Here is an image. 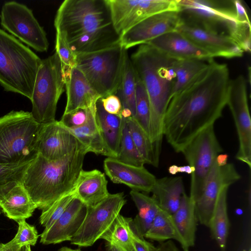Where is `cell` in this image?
<instances>
[{"instance_id": "obj_31", "label": "cell", "mask_w": 251, "mask_h": 251, "mask_svg": "<svg viewBox=\"0 0 251 251\" xmlns=\"http://www.w3.org/2000/svg\"><path fill=\"white\" fill-rule=\"evenodd\" d=\"M228 189V187H225L220 191L208 226L221 251H225L229 228L227 204Z\"/></svg>"}, {"instance_id": "obj_50", "label": "cell", "mask_w": 251, "mask_h": 251, "mask_svg": "<svg viewBox=\"0 0 251 251\" xmlns=\"http://www.w3.org/2000/svg\"><path fill=\"white\" fill-rule=\"evenodd\" d=\"M111 251H120L117 248L114 246H110L108 247Z\"/></svg>"}, {"instance_id": "obj_37", "label": "cell", "mask_w": 251, "mask_h": 251, "mask_svg": "<svg viewBox=\"0 0 251 251\" xmlns=\"http://www.w3.org/2000/svg\"><path fill=\"white\" fill-rule=\"evenodd\" d=\"M30 163L19 166L0 164V201L13 188L22 184L25 173Z\"/></svg>"}, {"instance_id": "obj_20", "label": "cell", "mask_w": 251, "mask_h": 251, "mask_svg": "<svg viewBox=\"0 0 251 251\" xmlns=\"http://www.w3.org/2000/svg\"><path fill=\"white\" fill-rule=\"evenodd\" d=\"M88 207L75 197L61 216L41 235L40 242L49 245L71 241L81 226Z\"/></svg>"}, {"instance_id": "obj_40", "label": "cell", "mask_w": 251, "mask_h": 251, "mask_svg": "<svg viewBox=\"0 0 251 251\" xmlns=\"http://www.w3.org/2000/svg\"><path fill=\"white\" fill-rule=\"evenodd\" d=\"M75 197V194L73 191L61 197L48 208L42 211L40 217V222L45 227L44 230L49 228L61 216Z\"/></svg>"}, {"instance_id": "obj_42", "label": "cell", "mask_w": 251, "mask_h": 251, "mask_svg": "<svg viewBox=\"0 0 251 251\" xmlns=\"http://www.w3.org/2000/svg\"><path fill=\"white\" fill-rule=\"evenodd\" d=\"M96 105L90 108H78L67 114H63L60 122L68 128H74L85 124L89 120Z\"/></svg>"}, {"instance_id": "obj_30", "label": "cell", "mask_w": 251, "mask_h": 251, "mask_svg": "<svg viewBox=\"0 0 251 251\" xmlns=\"http://www.w3.org/2000/svg\"><path fill=\"white\" fill-rule=\"evenodd\" d=\"M130 195L138 211L132 220V226L139 235L144 237L160 208L152 197L142 192L132 190Z\"/></svg>"}, {"instance_id": "obj_7", "label": "cell", "mask_w": 251, "mask_h": 251, "mask_svg": "<svg viewBox=\"0 0 251 251\" xmlns=\"http://www.w3.org/2000/svg\"><path fill=\"white\" fill-rule=\"evenodd\" d=\"M41 124L29 112L11 111L0 118V164L19 166L38 155Z\"/></svg>"}, {"instance_id": "obj_41", "label": "cell", "mask_w": 251, "mask_h": 251, "mask_svg": "<svg viewBox=\"0 0 251 251\" xmlns=\"http://www.w3.org/2000/svg\"><path fill=\"white\" fill-rule=\"evenodd\" d=\"M18 223L19 227L17 233L14 238L9 242L21 247L24 246H34L38 238L35 227L27 224L25 220Z\"/></svg>"}, {"instance_id": "obj_52", "label": "cell", "mask_w": 251, "mask_h": 251, "mask_svg": "<svg viewBox=\"0 0 251 251\" xmlns=\"http://www.w3.org/2000/svg\"><path fill=\"white\" fill-rule=\"evenodd\" d=\"M249 251H251V249H249Z\"/></svg>"}, {"instance_id": "obj_36", "label": "cell", "mask_w": 251, "mask_h": 251, "mask_svg": "<svg viewBox=\"0 0 251 251\" xmlns=\"http://www.w3.org/2000/svg\"><path fill=\"white\" fill-rule=\"evenodd\" d=\"M117 159L130 165L144 166L145 162L136 148L131 136L126 119L124 123Z\"/></svg>"}, {"instance_id": "obj_23", "label": "cell", "mask_w": 251, "mask_h": 251, "mask_svg": "<svg viewBox=\"0 0 251 251\" xmlns=\"http://www.w3.org/2000/svg\"><path fill=\"white\" fill-rule=\"evenodd\" d=\"M74 192L75 197L87 207L96 205L110 194L105 174L97 169L82 170Z\"/></svg>"}, {"instance_id": "obj_14", "label": "cell", "mask_w": 251, "mask_h": 251, "mask_svg": "<svg viewBox=\"0 0 251 251\" xmlns=\"http://www.w3.org/2000/svg\"><path fill=\"white\" fill-rule=\"evenodd\" d=\"M226 105L231 112L236 126L239 148L236 158L251 168V119L250 114L247 81L240 75L230 79Z\"/></svg>"}, {"instance_id": "obj_43", "label": "cell", "mask_w": 251, "mask_h": 251, "mask_svg": "<svg viewBox=\"0 0 251 251\" xmlns=\"http://www.w3.org/2000/svg\"><path fill=\"white\" fill-rule=\"evenodd\" d=\"M102 106L107 113L121 116L122 104L121 101L116 94H111L100 99Z\"/></svg>"}, {"instance_id": "obj_10", "label": "cell", "mask_w": 251, "mask_h": 251, "mask_svg": "<svg viewBox=\"0 0 251 251\" xmlns=\"http://www.w3.org/2000/svg\"><path fill=\"white\" fill-rule=\"evenodd\" d=\"M222 151L214 125L198 134L181 151L188 165L194 168V172L191 175L189 195L194 202L201 192L216 157Z\"/></svg>"}, {"instance_id": "obj_6", "label": "cell", "mask_w": 251, "mask_h": 251, "mask_svg": "<svg viewBox=\"0 0 251 251\" xmlns=\"http://www.w3.org/2000/svg\"><path fill=\"white\" fill-rule=\"evenodd\" d=\"M42 59L0 28V85L4 91L31 98Z\"/></svg>"}, {"instance_id": "obj_13", "label": "cell", "mask_w": 251, "mask_h": 251, "mask_svg": "<svg viewBox=\"0 0 251 251\" xmlns=\"http://www.w3.org/2000/svg\"><path fill=\"white\" fill-rule=\"evenodd\" d=\"M114 29L121 37L147 18L166 11H179L177 0H105Z\"/></svg>"}, {"instance_id": "obj_45", "label": "cell", "mask_w": 251, "mask_h": 251, "mask_svg": "<svg viewBox=\"0 0 251 251\" xmlns=\"http://www.w3.org/2000/svg\"><path fill=\"white\" fill-rule=\"evenodd\" d=\"M168 172L171 175H176L178 173H185L189 175L194 172V168L189 165L178 166L176 165L170 166L168 168Z\"/></svg>"}, {"instance_id": "obj_2", "label": "cell", "mask_w": 251, "mask_h": 251, "mask_svg": "<svg viewBox=\"0 0 251 251\" xmlns=\"http://www.w3.org/2000/svg\"><path fill=\"white\" fill-rule=\"evenodd\" d=\"M54 25L76 55L120 43L105 0H65L57 11Z\"/></svg>"}, {"instance_id": "obj_35", "label": "cell", "mask_w": 251, "mask_h": 251, "mask_svg": "<svg viewBox=\"0 0 251 251\" xmlns=\"http://www.w3.org/2000/svg\"><path fill=\"white\" fill-rule=\"evenodd\" d=\"M136 75L128 53L125 57L122 80L119 89L120 98L123 108L129 109L132 117L135 115Z\"/></svg>"}, {"instance_id": "obj_29", "label": "cell", "mask_w": 251, "mask_h": 251, "mask_svg": "<svg viewBox=\"0 0 251 251\" xmlns=\"http://www.w3.org/2000/svg\"><path fill=\"white\" fill-rule=\"evenodd\" d=\"M198 59H175L173 67L175 81L172 91V98L184 89L209 67L210 61Z\"/></svg>"}, {"instance_id": "obj_3", "label": "cell", "mask_w": 251, "mask_h": 251, "mask_svg": "<svg viewBox=\"0 0 251 251\" xmlns=\"http://www.w3.org/2000/svg\"><path fill=\"white\" fill-rule=\"evenodd\" d=\"M130 60L150 101V137L155 146L161 150L163 120L175 81L173 67L175 59L150 44H144L140 45Z\"/></svg>"}, {"instance_id": "obj_27", "label": "cell", "mask_w": 251, "mask_h": 251, "mask_svg": "<svg viewBox=\"0 0 251 251\" xmlns=\"http://www.w3.org/2000/svg\"><path fill=\"white\" fill-rule=\"evenodd\" d=\"M96 120L104 141L114 157L117 158L120 149L124 118L105 111L99 99L96 103Z\"/></svg>"}, {"instance_id": "obj_33", "label": "cell", "mask_w": 251, "mask_h": 251, "mask_svg": "<svg viewBox=\"0 0 251 251\" xmlns=\"http://www.w3.org/2000/svg\"><path fill=\"white\" fill-rule=\"evenodd\" d=\"M132 219L119 214L108 230L100 239L106 241L108 247L114 246L120 251H132Z\"/></svg>"}, {"instance_id": "obj_47", "label": "cell", "mask_w": 251, "mask_h": 251, "mask_svg": "<svg viewBox=\"0 0 251 251\" xmlns=\"http://www.w3.org/2000/svg\"><path fill=\"white\" fill-rule=\"evenodd\" d=\"M21 247L11 244L10 242L6 243H0V251H20Z\"/></svg>"}, {"instance_id": "obj_51", "label": "cell", "mask_w": 251, "mask_h": 251, "mask_svg": "<svg viewBox=\"0 0 251 251\" xmlns=\"http://www.w3.org/2000/svg\"><path fill=\"white\" fill-rule=\"evenodd\" d=\"M27 251H31L30 246H27Z\"/></svg>"}, {"instance_id": "obj_38", "label": "cell", "mask_w": 251, "mask_h": 251, "mask_svg": "<svg viewBox=\"0 0 251 251\" xmlns=\"http://www.w3.org/2000/svg\"><path fill=\"white\" fill-rule=\"evenodd\" d=\"M133 118L150 137L151 120L150 101L145 87L137 75L135 115Z\"/></svg>"}, {"instance_id": "obj_12", "label": "cell", "mask_w": 251, "mask_h": 251, "mask_svg": "<svg viewBox=\"0 0 251 251\" xmlns=\"http://www.w3.org/2000/svg\"><path fill=\"white\" fill-rule=\"evenodd\" d=\"M0 18L2 27L22 42L37 51L48 50L46 33L26 5L6 2L2 7Z\"/></svg>"}, {"instance_id": "obj_8", "label": "cell", "mask_w": 251, "mask_h": 251, "mask_svg": "<svg viewBox=\"0 0 251 251\" xmlns=\"http://www.w3.org/2000/svg\"><path fill=\"white\" fill-rule=\"evenodd\" d=\"M127 53L119 43L98 51L79 53L76 55V67L103 98L117 93Z\"/></svg>"}, {"instance_id": "obj_24", "label": "cell", "mask_w": 251, "mask_h": 251, "mask_svg": "<svg viewBox=\"0 0 251 251\" xmlns=\"http://www.w3.org/2000/svg\"><path fill=\"white\" fill-rule=\"evenodd\" d=\"M172 216L181 240V246L183 251H189L195 244L198 219L195 202L185 192L178 209Z\"/></svg>"}, {"instance_id": "obj_4", "label": "cell", "mask_w": 251, "mask_h": 251, "mask_svg": "<svg viewBox=\"0 0 251 251\" xmlns=\"http://www.w3.org/2000/svg\"><path fill=\"white\" fill-rule=\"evenodd\" d=\"M87 151L80 144L73 152L57 160L40 154L29 164L22 184L37 208H48L58 199L74 191Z\"/></svg>"}, {"instance_id": "obj_1", "label": "cell", "mask_w": 251, "mask_h": 251, "mask_svg": "<svg viewBox=\"0 0 251 251\" xmlns=\"http://www.w3.org/2000/svg\"><path fill=\"white\" fill-rule=\"evenodd\" d=\"M228 68L214 59L208 68L171 99L163 120V136L176 152L222 116L230 81Z\"/></svg>"}, {"instance_id": "obj_19", "label": "cell", "mask_w": 251, "mask_h": 251, "mask_svg": "<svg viewBox=\"0 0 251 251\" xmlns=\"http://www.w3.org/2000/svg\"><path fill=\"white\" fill-rule=\"evenodd\" d=\"M103 169L113 183L125 184L132 190L142 193H151L156 179L144 166L126 164L114 157L105 158Z\"/></svg>"}, {"instance_id": "obj_32", "label": "cell", "mask_w": 251, "mask_h": 251, "mask_svg": "<svg viewBox=\"0 0 251 251\" xmlns=\"http://www.w3.org/2000/svg\"><path fill=\"white\" fill-rule=\"evenodd\" d=\"M126 120L133 142L145 164L157 167L161 150L155 146L149 135L133 117Z\"/></svg>"}, {"instance_id": "obj_28", "label": "cell", "mask_w": 251, "mask_h": 251, "mask_svg": "<svg viewBox=\"0 0 251 251\" xmlns=\"http://www.w3.org/2000/svg\"><path fill=\"white\" fill-rule=\"evenodd\" d=\"M96 106L84 125L76 128H67L84 147L87 153L91 152L115 158L101 134L96 120Z\"/></svg>"}, {"instance_id": "obj_39", "label": "cell", "mask_w": 251, "mask_h": 251, "mask_svg": "<svg viewBox=\"0 0 251 251\" xmlns=\"http://www.w3.org/2000/svg\"><path fill=\"white\" fill-rule=\"evenodd\" d=\"M55 52L58 55L62 65L64 79L76 67V54L73 51L64 35L56 31Z\"/></svg>"}, {"instance_id": "obj_5", "label": "cell", "mask_w": 251, "mask_h": 251, "mask_svg": "<svg viewBox=\"0 0 251 251\" xmlns=\"http://www.w3.org/2000/svg\"><path fill=\"white\" fill-rule=\"evenodd\" d=\"M177 4L182 23L229 37L251 51V22L237 17L234 0H177Z\"/></svg>"}, {"instance_id": "obj_16", "label": "cell", "mask_w": 251, "mask_h": 251, "mask_svg": "<svg viewBox=\"0 0 251 251\" xmlns=\"http://www.w3.org/2000/svg\"><path fill=\"white\" fill-rule=\"evenodd\" d=\"M179 11H166L152 15L120 37V44L126 50L146 44L168 32L177 30L181 24Z\"/></svg>"}, {"instance_id": "obj_21", "label": "cell", "mask_w": 251, "mask_h": 251, "mask_svg": "<svg viewBox=\"0 0 251 251\" xmlns=\"http://www.w3.org/2000/svg\"><path fill=\"white\" fill-rule=\"evenodd\" d=\"M146 44L174 59L209 60L214 58L177 30L163 34Z\"/></svg>"}, {"instance_id": "obj_15", "label": "cell", "mask_w": 251, "mask_h": 251, "mask_svg": "<svg viewBox=\"0 0 251 251\" xmlns=\"http://www.w3.org/2000/svg\"><path fill=\"white\" fill-rule=\"evenodd\" d=\"M241 176L232 163L219 166L215 161L205 181L201 192L195 201V211L201 225L209 226L221 190L238 181Z\"/></svg>"}, {"instance_id": "obj_26", "label": "cell", "mask_w": 251, "mask_h": 251, "mask_svg": "<svg viewBox=\"0 0 251 251\" xmlns=\"http://www.w3.org/2000/svg\"><path fill=\"white\" fill-rule=\"evenodd\" d=\"M0 207L9 219L17 223L32 215L36 205L22 184L13 188L0 201Z\"/></svg>"}, {"instance_id": "obj_49", "label": "cell", "mask_w": 251, "mask_h": 251, "mask_svg": "<svg viewBox=\"0 0 251 251\" xmlns=\"http://www.w3.org/2000/svg\"><path fill=\"white\" fill-rule=\"evenodd\" d=\"M57 251H82L80 249H72L66 247H63L58 250Z\"/></svg>"}, {"instance_id": "obj_44", "label": "cell", "mask_w": 251, "mask_h": 251, "mask_svg": "<svg viewBox=\"0 0 251 251\" xmlns=\"http://www.w3.org/2000/svg\"><path fill=\"white\" fill-rule=\"evenodd\" d=\"M131 243L132 251H152L153 246L139 235L132 226Z\"/></svg>"}, {"instance_id": "obj_48", "label": "cell", "mask_w": 251, "mask_h": 251, "mask_svg": "<svg viewBox=\"0 0 251 251\" xmlns=\"http://www.w3.org/2000/svg\"><path fill=\"white\" fill-rule=\"evenodd\" d=\"M227 160V154H219L216 157L215 161L219 166H224L228 163Z\"/></svg>"}, {"instance_id": "obj_46", "label": "cell", "mask_w": 251, "mask_h": 251, "mask_svg": "<svg viewBox=\"0 0 251 251\" xmlns=\"http://www.w3.org/2000/svg\"><path fill=\"white\" fill-rule=\"evenodd\" d=\"M152 251H179L174 242L171 240H168L161 242L155 247H153Z\"/></svg>"}, {"instance_id": "obj_17", "label": "cell", "mask_w": 251, "mask_h": 251, "mask_svg": "<svg viewBox=\"0 0 251 251\" xmlns=\"http://www.w3.org/2000/svg\"><path fill=\"white\" fill-rule=\"evenodd\" d=\"M80 143L60 121L41 124L38 139V153L50 161L61 159L74 151Z\"/></svg>"}, {"instance_id": "obj_11", "label": "cell", "mask_w": 251, "mask_h": 251, "mask_svg": "<svg viewBox=\"0 0 251 251\" xmlns=\"http://www.w3.org/2000/svg\"><path fill=\"white\" fill-rule=\"evenodd\" d=\"M126 201L123 192L109 194L96 205L88 207L81 226L70 241L71 244L92 246L110 227Z\"/></svg>"}, {"instance_id": "obj_22", "label": "cell", "mask_w": 251, "mask_h": 251, "mask_svg": "<svg viewBox=\"0 0 251 251\" xmlns=\"http://www.w3.org/2000/svg\"><path fill=\"white\" fill-rule=\"evenodd\" d=\"M65 82L67 103L63 114L78 108L93 107L101 98L76 67L72 69L69 75L65 78Z\"/></svg>"}, {"instance_id": "obj_25", "label": "cell", "mask_w": 251, "mask_h": 251, "mask_svg": "<svg viewBox=\"0 0 251 251\" xmlns=\"http://www.w3.org/2000/svg\"><path fill=\"white\" fill-rule=\"evenodd\" d=\"M151 193L159 207L173 215L178 209L185 193L182 177L165 176L156 178Z\"/></svg>"}, {"instance_id": "obj_34", "label": "cell", "mask_w": 251, "mask_h": 251, "mask_svg": "<svg viewBox=\"0 0 251 251\" xmlns=\"http://www.w3.org/2000/svg\"><path fill=\"white\" fill-rule=\"evenodd\" d=\"M144 237L161 243L174 239L181 243L172 215L161 208Z\"/></svg>"}, {"instance_id": "obj_9", "label": "cell", "mask_w": 251, "mask_h": 251, "mask_svg": "<svg viewBox=\"0 0 251 251\" xmlns=\"http://www.w3.org/2000/svg\"><path fill=\"white\" fill-rule=\"evenodd\" d=\"M62 65L56 52L42 59L30 100L34 119L42 124L55 120L58 101L64 91Z\"/></svg>"}, {"instance_id": "obj_18", "label": "cell", "mask_w": 251, "mask_h": 251, "mask_svg": "<svg viewBox=\"0 0 251 251\" xmlns=\"http://www.w3.org/2000/svg\"><path fill=\"white\" fill-rule=\"evenodd\" d=\"M177 30L213 57H241L244 53L231 38L205 29L181 22Z\"/></svg>"}]
</instances>
